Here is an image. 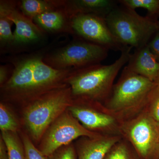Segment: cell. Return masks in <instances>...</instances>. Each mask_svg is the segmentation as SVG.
Wrapping results in <instances>:
<instances>
[{"label": "cell", "instance_id": "obj_1", "mask_svg": "<svg viewBox=\"0 0 159 159\" xmlns=\"http://www.w3.org/2000/svg\"><path fill=\"white\" fill-rule=\"evenodd\" d=\"M47 53L41 50L9 58L13 69L8 81L1 87V101L20 105L57 86L60 72L44 62Z\"/></svg>", "mask_w": 159, "mask_h": 159}, {"label": "cell", "instance_id": "obj_2", "mask_svg": "<svg viewBox=\"0 0 159 159\" xmlns=\"http://www.w3.org/2000/svg\"><path fill=\"white\" fill-rule=\"evenodd\" d=\"M73 101L70 88L66 84L20 104L23 129L35 145H38L49 126L68 110Z\"/></svg>", "mask_w": 159, "mask_h": 159}, {"label": "cell", "instance_id": "obj_3", "mask_svg": "<svg viewBox=\"0 0 159 159\" xmlns=\"http://www.w3.org/2000/svg\"><path fill=\"white\" fill-rule=\"evenodd\" d=\"M132 48L124 47L121 55L112 64H101L74 70L65 80L71 89L73 99L99 102L108 97L119 71L128 63Z\"/></svg>", "mask_w": 159, "mask_h": 159}, {"label": "cell", "instance_id": "obj_4", "mask_svg": "<svg viewBox=\"0 0 159 159\" xmlns=\"http://www.w3.org/2000/svg\"><path fill=\"white\" fill-rule=\"evenodd\" d=\"M106 20L121 45L135 49L147 45L159 30L158 20L147 15L142 16L135 10L122 5L111 11Z\"/></svg>", "mask_w": 159, "mask_h": 159}, {"label": "cell", "instance_id": "obj_5", "mask_svg": "<svg viewBox=\"0 0 159 159\" xmlns=\"http://www.w3.org/2000/svg\"><path fill=\"white\" fill-rule=\"evenodd\" d=\"M108 51L102 46L78 39L47 53L43 61L56 70H77L100 64L108 56Z\"/></svg>", "mask_w": 159, "mask_h": 159}, {"label": "cell", "instance_id": "obj_6", "mask_svg": "<svg viewBox=\"0 0 159 159\" xmlns=\"http://www.w3.org/2000/svg\"><path fill=\"white\" fill-rule=\"evenodd\" d=\"M155 85L153 81L125 66L111 92L109 107L113 110L122 111L145 103Z\"/></svg>", "mask_w": 159, "mask_h": 159}, {"label": "cell", "instance_id": "obj_7", "mask_svg": "<svg viewBox=\"0 0 159 159\" xmlns=\"http://www.w3.org/2000/svg\"><path fill=\"white\" fill-rule=\"evenodd\" d=\"M101 136L84 128L67 110L49 126L36 146L45 157H47L60 147L73 143L81 137L97 138Z\"/></svg>", "mask_w": 159, "mask_h": 159}, {"label": "cell", "instance_id": "obj_8", "mask_svg": "<svg viewBox=\"0 0 159 159\" xmlns=\"http://www.w3.org/2000/svg\"><path fill=\"white\" fill-rule=\"evenodd\" d=\"M70 20L74 34L79 39L109 50L121 51L124 48L114 37L105 18L92 14H78L71 16Z\"/></svg>", "mask_w": 159, "mask_h": 159}, {"label": "cell", "instance_id": "obj_9", "mask_svg": "<svg viewBox=\"0 0 159 159\" xmlns=\"http://www.w3.org/2000/svg\"><path fill=\"white\" fill-rule=\"evenodd\" d=\"M126 132L142 158L157 159L159 154V124L148 114L133 121Z\"/></svg>", "mask_w": 159, "mask_h": 159}, {"label": "cell", "instance_id": "obj_10", "mask_svg": "<svg viewBox=\"0 0 159 159\" xmlns=\"http://www.w3.org/2000/svg\"><path fill=\"white\" fill-rule=\"evenodd\" d=\"M0 9L15 25L14 41L12 48L25 47L40 42L45 37L43 31L40 29L32 20L22 13L17 6V2L1 0Z\"/></svg>", "mask_w": 159, "mask_h": 159}, {"label": "cell", "instance_id": "obj_11", "mask_svg": "<svg viewBox=\"0 0 159 159\" xmlns=\"http://www.w3.org/2000/svg\"><path fill=\"white\" fill-rule=\"evenodd\" d=\"M98 102L84 99H73L68 110L84 128L98 133L97 131L107 129L115 124L113 117L96 108Z\"/></svg>", "mask_w": 159, "mask_h": 159}, {"label": "cell", "instance_id": "obj_12", "mask_svg": "<svg viewBox=\"0 0 159 159\" xmlns=\"http://www.w3.org/2000/svg\"><path fill=\"white\" fill-rule=\"evenodd\" d=\"M69 17L78 14H92L105 18L118 6L114 0H60Z\"/></svg>", "mask_w": 159, "mask_h": 159}, {"label": "cell", "instance_id": "obj_13", "mask_svg": "<svg viewBox=\"0 0 159 159\" xmlns=\"http://www.w3.org/2000/svg\"><path fill=\"white\" fill-rule=\"evenodd\" d=\"M118 141L116 137L79 138L74 144L77 159H104Z\"/></svg>", "mask_w": 159, "mask_h": 159}, {"label": "cell", "instance_id": "obj_14", "mask_svg": "<svg viewBox=\"0 0 159 159\" xmlns=\"http://www.w3.org/2000/svg\"><path fill=\"white\" fill-rule=\"evenodd\" d=\"M126 67L135 74L154 82L159 71V63L151 52L148 45L135 49L131 54Z\"/></svg>", "mask_w": 159, "mask_h": 159}, {"label": "cell", "instance_id": "obj_15", "mask_svg": "<svg viewBox=\"0 0 159 159\" xmlns=\"http://www.w3.org/2000/svg\"><path fill=\"white\" fill-rule=\"evenodd\" d=\"M54 10L47 11L34 17L33 21L44 32L74 34L70 20L60 6Z\"/></svg>", "mask_w": 159, "mask_h": 159}, {"label": "cell", "instance_id": "obj_16", "mask_svg": "<svg viewBox=\"0 0 159 159\" xmlns=\"http://www.w3.org/2000/svg\"><path fill=\"white\" fill-rule=\"evenodd\" d=\"M20 11L33 20L34 17L59 7V0H22L17 2Z\"/></svg>", "mask_w": 159, "mask_h": 159}, {"label": "cell", "instance_id": "obj_17", "mask_svg": "<svg viewBox=\"0 0 159 159\" xmlns=\"http://www.w3.org/2000/svg\"><path fill=\"white\" fill-rule=\"evenodd\" d=\"M0 129L2 132L20 133L23 130L20 119L7 102L0 103Z\"/></svg>", "mask_w": 159, "mask_h": 159}, {"label": "cell", "instance_id": "obj_18", "mask_svg": "<svg viewBox=\"0 0 159 159\" xmlns=\"http://www.w3.org/2000/svg\"><path fill=\"white\" fill-rule=\"evenodd\" d=\"M1 136L6 143L10 159H26L22 140L18 133L2 132Z\"/></svg>", "mask_w": 159, "mask_h": 159}, {"label": "cell", "instance_id": "obj_19", "mask_svg": "<svg viewBox=\"0 0 159 159\" xmlns=\"http://www.w3.org/2000/svg\"><path fill=\"white\" fill-rule=\"evenodd\" d=\"M120 5L135 10L142 8L147 10V15L155 19L159 17V0H119Z\"/></svg>", "mask_w": 159, "mask_h": 159}, {"label": "cell", "instance_id": "obj_20", "mask_svg": "<svg viewBox=\"0 0 159 159\" xmlns=\"http://www.w3.org/2000/svg\"><path fill=\"white\" fill-rule=\"evenodd\" d=\"M12 21L6 15V13L0 9V44L1 48H11L14 34L11 31Z\"/></svg>", "mask_w": 159, "mask_h": 159}, {"label": "cell", "instance_id": "obj_21", "mask_svg": "<svg viewBox=\"0 0 159 159\" xmlns=\"http://www.w3.org/2000/svg\"><path fill=\"white\" fill-rule=\"evenodd\" d=\"M20 134L25 147L26 159H45V157L40 152L25 131L23 129Z\"/></svg>", "mask_w": 159, "mask_h": 159}, {"label": "cell", "instance_id": "obj_22", "mask_svg": "<svg viewBox=\"0 0 159 159\" xmlns=\"http://www.w3.org/2000/svg\"><path fill=\"white\" fill-rule=\"evenodd\" d=\"M149 112L148 115L159 124V85L155 84L147 99Z\"/></svg>", "mask_w": 159, "mask_h": 159}, {"label": "cell", "instance_id": "obj_23", "mask_svg": "<svg viewBox=\"0 0 159 159\" xmlns=\"http://www.w3.org/2000/svg\"><path fill=\"white\" fill-rule=\"evenodd\" d=\"M45 159H77V152L74 143L65 145L55 150Z\"/></svg>", "mask_w": 159, "mask_h": 159}, {"label": "cell", "instance_id": "obj_24", "mask_svg": "<svg viewBox=\"0 0 159 159\" xmlns=\"http://www.w3.org/2000/svg\"><path fill=\"white\" fill-rule=\"evenodd\" d=\"M104 159H132L126 146L116 144L109 151Z\"/></svg>", "mask_w": 159, "mask_h": 159}, {"label": "cell", "instance_id": "obj_25", "mask_svg": "<svg viewBox=\"0 0 159 159\" xmlns=\"http://www.w3.org/2000/svg\"><path fill=\"white\" fill-rule=\"evenodd\" d=\"M148 46L151 52L159 63V30L151 39Z\"/></svg>", "mask_w": 159, "mask_h": 159}, {"label": "cell", "instance_id": "obj_26", "mask_svg": "<svg viewBox=\"0 0 159 159\" xmlns=\"http://www.w3.org/2000/svg\"><path fill=\"white\" fill-rule=\"evenodd\" d=\"M9 68L6 65L0 66V87L2 86L9 79Z\"/></svg>", "mask_w": 159, "mask_h": 159}, {"label": "cell", "instance_id": "obj_27", "mask_svg": "<svg viewBox=\"0 0 159 159\" xmlns=\"http://www.w3.org/2000/svg\"><path fill=\"white\" fill-rule=\"evenodd\" d=\"M0 159H10L7 146L1 135H0Z\"/></svg>", "mask_w": 159, "mask_h": 159}, {"label": "cell", "instance_id": "obj_28", "mask_svg": "<svg viewBox=\"0 0 159 159\" xmlns=\"http://www.w3.org/2000/svg\"><path fill=\"white\" fill-rule=\"evenodd\" d=\"M154 83L155 84L159 85V71L158 74L157 76L156 79L155 80L154 82Z\"/></svg>", "mask_w": 159, "mask_h": 159}, {"label": "cell", "instance_id": "obj_29", "mask_svg": "<svg viewBox=\"0 0 159 159\" xmlns=\"http://www.w3.org/2000/svg\"><path fill=\"white\" fill-rule=\"evenodd\" d=\"M157 159H159V154L158 155V156L157 158Z\"/></svg>", "mask_w": 159, "mask_h": 159}, {"label": "cell", "instance_id": "obj_30", "mask_svg": "<svg viewBox=\"0 0 159 159\" xmlns=\"http://www.w3.org/2000/svg\"><path fill=\"white\" fill-rule=\"evenodd\" d=\"M158 24H159V23H158Z\"/></svg>", "mask_w": 159, "mask_h": 159}]
</instances>
